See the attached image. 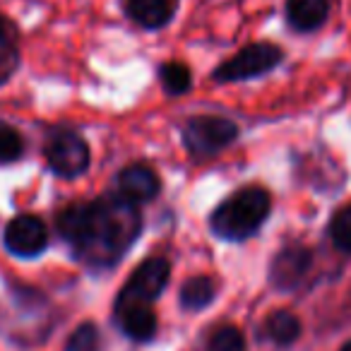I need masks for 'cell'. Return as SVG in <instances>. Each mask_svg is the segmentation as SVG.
I'll return each instance as SVG.
<instances>
[{"label": "cell", "mask_w": 351, "mask_h": 351, "mask_svg": "<svg viewBox=\"0 0 351 351\" xmlns=\"http://www.w3.org/2000/svg\"><path fill=\"white\" fill-rule=\"evenodd\" d=\"M272 197L265 188L250 186L241 188L231 197H226L215 212H212V231L219 239L226 241H243L253 236L267 219Z\"/></svg>", "instance_id": "7a4b0ae2"}, {"label": "cell", "mask_w": 351, "mask_h": 351, "mask_svg": "<svg viewBox=\"0 0 351 351\" xmlns=\"http://www.w3.org/2000/svg\"><path fill=\"white\" fill-rule=\"evenodd\" d=\"M339 351H351V341H346V344L344 346H341V349Z\"/></svg>", "instance_id": "44dd1931"}, {"label": "cell", "mask_w": 351, "mask_h": 351, "mask_svg": "<svg viewBox=\"0 0 351 351\" xmlns=\"http://www.w3.org/2000/svg\"><path fill=\"white\" fill-rule=\"evenodd\" d=\"M49 245L46 224L34 215H20L5 226V248L17 258H34Z\"/></svg>", "instance_id": "52a82bcc"}, {"label": "cell", "mask_w": 351, "mask_h": 351, "mask_svg": "<svg viewBox=\"0 0 351 351\" xmlns=\"http://www.w3.org/2000/svg\"><path fill=\"white\" fill-rule=\"evenodd\" d=\"M20 65L17 29L5 15H0V84L5 82Z\"/></svg>", "instance_id": "4fadbf2b"}, {"label": "cell", "mask_w": 351, "mask_h": 351, "mask_svg": "<svg viewBox=\"0 0 351 351\" xmlns=\"http://www.w3.org/2000/svg\"><path fill=\"white\" fill-rule=\"evenodd\" d=\"M330 239L344 253H351V202L335 212L330 224Z\"/></svg>", "instance_id": "ac0fdd59"}, {"label": "cell", "mask_w": 351, "mask_h": 351, "mask_svg": "<svg viewBox=\"0 0 351 351\" xmlns=\"http://www.w3.org/2000/svg\"><path fill=\"white\" fill-rule=\"evenodd\" d=\"M159 80H161V87L169 94H173V97H181V94H186L193 87L191 68L186 63H181V60H169V63L161 65Z\"/></svg>", "instance_id": "2e32d148"}, {"label": "cell", "mask_w": 351, "mask_h": 351, "mask_svg": "<svg viewBox=\"0 0 351 351\" xmlns=\"http://www.w3.org/2000/svg\"><path fill=\"white\" fill-rule=\"evenodd\" d=\"M116 188L123 200L132 202V205H142V202L154 200L161 183L149 166L135 164V166H125V169L118 173Z\"/></svg>", "instance_id": "9c48e42d"}, {"label": "cell", "mask_w": 351, "mask_h": 351, "mask_svg": "<svg viewBox=\"0 0 351 351\" xmlns=\"http://www.w3.org/2000/svg\"><path fill=\"white\" fill-rule=\"evenodd\" d=\"M284 60V51L277 44L269 41H258V44H248L231 56L229 60L219 65L212 73L217 82H243V80L263 77V75L272 73L279 63Z\"/></svg>", "instance_id": "3957f363"}, {"label": "cell", "mask_w": 351, "mask_h": 351, "mask_svg": "<svg viewBox=\"0 0 351 351\" xmlns=\"http://www.w3.org/2000/svg\"><path fill=\"white\" fill-rule=\"evenodd\" d=\"M121 8L130 22L147 32L164 29L178 12V0H121Z\"/></svg>", "instance_id": "ba28073f"}, {"label": "cell", "mask_w": 351, "mask_h": 351, "mask_svg": "<svg viewBox=\"0 0 351 351\" xmlns=\"http://www.w3.org/2000/svg\"><path fill=\"white\" fill-rule=\"evenodd\" d=\"M22 149H25V142H22L20 132L0 121V164H10V161L20 159Z\"/></svg>", "instance_id": "d6986e66"}, {"label": "cell", "mask_w": 351, "mask_h": 351, "mask_svg": "<svg viewBox=\"0 0 351 351\" xmlns=\"http://www.w3.org/2000/svg\"><path fill=\"white\" fill-rule=\"evenodd\" d=\"M332 0H284L287 25L298 34L317 32L330 20Z\"/></svg>", "instance_id": "8fae6325"}, {"label": "cell", "mask_w": 351, "mask_h": 351, "mask_svg": "<svg viewBox=\"0 0 351 351\" xmlns=\"http://www.w3.org/2000/svg\"><path fill=\"white\" fill-rule=\"evenodd\" d=\"M46 161L63 178H77L89 166V147L77 132L56 130L46 142Z\"/></svg>", "instance_id": "8992f818"}, {"label": "cell", "mask_w": 351, "mask_h": 351, "mask_svg": "<svg viewBox=\"0 0 351 351\" xmlns=\"http://www.w3.org/2000/svg\"><path fill=\"white\" fill-rule=\"evenodd\" d=\"M215 282L210 277H193L181 287V306L188 311H200L215 298Z\"/></svg>", "instance_id": "9a60e30c"}, {"label": "cell", "mask_w": 351, "mask_h": 351, "mask_svg": "<svg viewBox=\"0 0 351 351\" xmlns=\"http://www.w3.org/2000/svg\"><path fill=\"white\" fill-rule=\"evenodd\" d=\"M313 263V255L303 245H289L274 258L272 267H269V279L274 287L279 289H291L306 277L308 267Z\"/></svg>", "instance_id": "30bf717a"}, {"label": "cell", "mask_w": 351, "mask_h": 351, "mask_svg": "<svg viewBox=\"0 0 351 351\" xmlns=\"http://www.w3.org/2000/svg\"><path fill=\"white\" fill-rule=\"evenodd\" d=\"M239 137V125L229 118L195 116L183 128V142L195 156H210L229 147Z\"/></svg>", "instance_id": "277c9868"}, {"label": "cell", "mask_w": 351, "mask_h": 351, "mask_svg": "<svg viewBox=\"0 0 351 351\" xmlns=\"http://www.w3.org/2000/svg\"><path fill=\"white\" fill-rule=\"evenodd\" d=\"M207 351H245V337L236 325H221L207 341Z\"/></svg>", "instance_id": "e0dca14e"}, {"label": "cell", "mask_w": 351, "mask_h": 351, "mask_svg": "<svg viewBox=\"0 0 351 351\" xmlns=\"http://www.w3.org/2000/svg\"><path fill=\"white\" fill-rule=\"evenodd\" d=\"M171 277V265L164 258H149L132 272L123 291L118 293L116 308L123 306H152L166 289Z\"/></svg>", "instance_id": "5b68a950"}, {"label": "cell", "mask_w": 351, "mask_h": 351, "mask_svg": "<svg viewBox=\"0 0 351 351\" xmlns=\"http://www.w3.org/2000/svg\"><path fill=\"white\" fill-rule=\"evenodd\" d=\"M58 231L84 260L111 265L132 245L140 234L137 205L123 200L80 202L58 215Z\"/></svg>", "instance_id": "6da1fadb"}, {"label": "cell", "mask_w": 351, "mask_h": 351, "mask_svg": "<svg viewBox=\"0 0 351 351\" xmlns=\"http://www.w3.org/2000/svg\"><path fill=\"white\" fill-rule=\"evenodd\" d=\"M68 351H97L99 349V330L94 322H82L77 330L70 335Z\"/></svg>", "instance_id": "ffe728a7"}, {"label": "cell", "mask_w": 351, "mask_h": 351, "mask_svg": "<svg viewBox=\"0 0 351 351\" xmlns=\"http://www.w3.org/2000/svg\"><path fill=\"white\" fill-rule=\"evenodd\" d=\"M265 335H267L274 344L289 346L298 339V335H301V322H298V317L293 315V313L277 311L267 317V322H265Z\"/></svg>", "instance_id": "5bb4252c"}, {"label": "cell", "mask_w": 351, "mask_h": 351, "mask_svg": "<svg viewBox=\"0 0 351 351\" xmlns=\"http://www.w3.org/2000/svg\"><path fill=\"white\" fill-rule=\"evenodd\" d=\"M118 313V325L130 339L147 341L156 332V315L152 306H123L116 308Z\"/></svg>", "instance_id": "7c38bea8"}]
</instances>
